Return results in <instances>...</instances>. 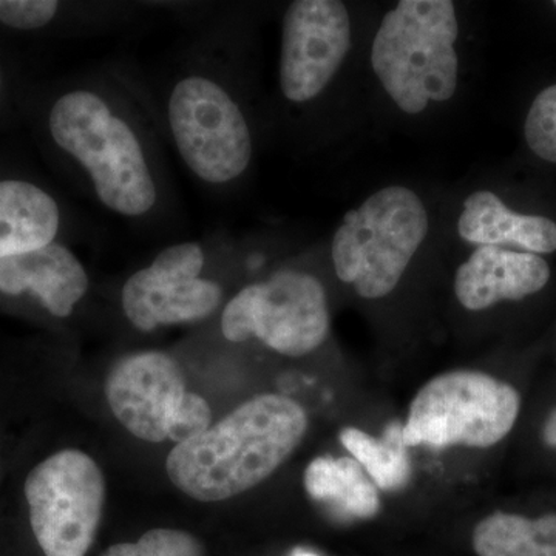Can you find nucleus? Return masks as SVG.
<instances>
[{"mask_svg":"<svg viewBox=\"0 0 556 556\" xmlns=\"http://www.w3.org/2000/svg\"><path fill=\"white\" fill-rule=\"evenodd\" d=\"M456 7L450 0H402L380 22L371 65L402 112L419 115L431 101L455 97L459 60Z\"/></svg>","mask_w":556,"mask_h":556,"instance_id":"4","label":"nucleus"},{"mask_svg":"<svg viewBox=\"0 0 556 556\" xmlns=\"http://www.w3.org/2000/svg\"><path fill=\"white\" fill-rule=\"evenodd\" d=\"M33 533L46 556H86L100 527L105 479L79 450H62L25 479Z\"/></svg>","mask_w":556,"mask_h":556,"instance_id":"8","label":"nucleus"},{"mask_svg":"<svg viewBox=\"0 0 556 556\" xmlns=\"http://www.w3.org/2000/svg\"><path fill=\"white\" fill-rule=\"evenodd\" d=\"M351 47V21L339 0H298L281 22L278 84L285 100L308 104L338 75Z\"/></svg>","mask_w":556,"mask_h":556,"instance_id":"10","label":"nucleus"},{"mask_svg":"<svg viewBox=\"0 0 556 556\" xmlns=\"http://www.w3.org/2000/svg\"><path fill=\"white\" fill-rule=\"evenodd\" d=\"M399 424L388 427L386 437L376 439L358 428L348 427L340 431V442L367 471L372 484L380 490H397L409 479L407 445Z\"/></svg>","mask_w":556,"mask_h":556,"instance_id":"18","label":"nucleus"},{"mask_svg":"<svg viewBox=\"0 0 556 556\" xmlns=\"http://www.w3.org/2000/svg\"><path fill=\"white\" fill-rule=\"evenodd\" d=\"M289 556H320V555H317L316 552L306 551V548H295V551H292V554Z\"/></svg>","mask_w":556,"mask_h":556,"instance_id":"23","label":"nucleus"},{"mask_svg":"<svg viewBox=\"0 0 556 556\" xmlns=\"http://www.w3.org/2000/svg\"><path fill=\"white\" fill-rule=\"evenodd\" d=\"M219 327L229 342L257 339L283 356H306L329 334L327 292L308 273L277 270L237 292L223 308Z\"/></svg>","mask_w":556,"mask_h":556,"instance_id":"7","label":"nucleus"},{"mask_svg":"<svg viewBox=\"0 0 556 556\" xmlns=\"http://www.w3.org/2000/svg\"><path fill=\"white\" fill-rule=\"evenodd\" d=\"M555 9H556V2H554Z\"/></svg>","mask_w":556,"mask_h":556,"instance_id":"25","label":"nucleus"},{"mask_svg":"<svg viewBox=\"0 0 556 556\" xmlns=\"http://www.w3.org/2000/svg\"><path fill=\"white\" fill-rule=\"evenodd\" d=\"M543 439L548 447H556V409L547 417L543 428Z\"/></svg>","mask_w":556,"mask_h":556,"instance_id":"22","label":"nucleus"},{"mask_svg":"<svg viewBox=\"0 0 556 556\" xmlns=\"http://www.w3.org/2000/svg\"><path fill=\"white\" fill-rule=\"evenodd\" d=\"M460 239L478 247H514L529 254L556 251V223L511 211L496 193L478 190L464 201L457 219Z\"/></svg>","mask_w":556,"mask_h":556,"instance_id":"14","label":"nucleus"},{"mask_svg":"<svg viewBox=\"0 0 556 556\" xmlns=\"http://www.w3.org/2000/svg\"><path fill=\"white\" fill-rule=\"evenodd\" d=\"M430 230L415 190L390 186L346 212L331 243L334 270L361 298L376 300L396 289Z\"/></svg>","mask_w":556,"mask_h":556,"instance_id":"5","label":"nucleus"},{"mask_svg":"<svg viewBox=\"0 0 556 556\" xmlns=\"http://www.w3.org/2000/svg\"><path fill=\"white\" fill-rule=\"evenodd\" d=\"M525 137L538 159L556 164V84L540 91L530 105Z\"/></svg>","mask_w":556,"mask_h":556,"instance_id":"19","label":"nucleus"},{"mask_svg":"<svg viewBox=\"0 0 556 556\" xmlns=\"http://www.w3.org/2000/svg\"><path fill=\"white\" fill-rule=\"evenodd\" d=\"M551 266L541 255L514 249L479 247L455 277V294L468 311L518 302L546 288Z\"/></svg>","mask_w":556,"mask_h":556,"instance_id":"12","label":"nucleus"},{"mask_svg":"<svg viewBox=\"0 0 556 556\" xmlns=\"http://www.w3.org/2000/svg\"><path fill=\"white\" fill-rule=\"evenodd\" d=\"M60 203L25 179H0V258L56 243Z\"/></svg>","mask_w":556,"mask_h":556,"instance_id":"15","label":"nucleus"},{"mask_svg":"<svg viewBox=\"0 0 556 556\" xmlns=\"http://www.w3.org/2000/svg\"><path fill=\"white\" fill-rule=\"evenodd\" d=\"M206 265L207 251L201 241H179L161 249L149 266L127 278L121 291V306L131 327L152 332L203 321L217 313L223 288L203 277Z\"/></svg>","mask_w":556,"mask_h":556,"instance_id":"9","label":"nucleus"},{"mask_svg":"<svg viewBox=\"0 0 556 556\" xmlns=\"http://www.w3.org/2000/svg\"><path fill=\"white\" fill-rule=\"evenodd\" d=\"M101 556H203L197 538L175 529H153L137 543H121L102 552Z\"/></svg>","mask_w":556,"mask_h":556,"instance_id":"20","label":"nucleus"},{"mask_svg":"<svg viewBox=\"0 0 556 556\" xmlns=\"http://www.w3.org/2000/svg\"><path fill=\"white\" fill-rule=\"evenodd\" d=\"M306 430L308 416L299 402L262 394L175 445L167 475L201 503L229 500L268 479L295 452Z\"/></svg>","mask_w":556,"mask_h":556,"instance_id":"2","label":"nucleus"},{"mask_svg":"<svg viewBox=\"0 0 556 556\" xmlns=\"http://www.w3.org/2000/svg\"><path fill=\"white\" fill-rule=\"evenodd\" d=\"M0 91H2V75H0Z\"/></svg>","mask_w":556,"mask_h":556,"instance_id":"24","label":"nucleus"},{"mask_svg":"<svg viewBox=\"0 0 556 556\" xmlns=\"http://www.w3.org/2000/svg\"><path fill=\"white\" fill-rule=\"evenodd\" d=\"M306 493L346 518L376 517L380 508L378 486L351 457H316L305 470Z\"/></svg>","mask_w":556,"mask_h":556,"instance_id":"16","label":"nucleus"},{"mask_svg":"<svg viewBox=\"0 0 556 556\" xmlns=\"http://www.w3.org/2000/svg\"><path fill=\"white\" fill-rule=\"evenodd\" d=\"M189 396L177 361L161 351L119 358L105 380L113 415L141 441H170Z\"/></svg>","mask_w":556,"mask_h":556,"instance_id":"11","label":"nucleus"},{"mask_svg":"<svg viewBox=\"0 0 556 556\" xmlns=\"http://www.w3.org/2000/svg\"><path fill=\"white\" fill-rule=\"evenodd\" d=\"M89 283L84 263L60 241L0 258V294H30L54 317L72 316Z\"/></svg>","mask_w":556,"mask_h":556,"instance_id":"13","label":"nucleus"},{"mask_svg":"<svg viewBox=\"0 0 556 556\" xmlns=\"http://www.w3.org/2000/svg\"><path fill=\"white\" fill-rule=\"evenodd\" d=\"M137 84L113 72L89 73L54 100L51 141L79 170L83 186L110 214L156 217L167 197L159 110Z\"/></svg>","mask_w":556,"mask_h":556,"instance_id":"1","label":"nucleus"},{"mask_svg":"<svg viewBox=\"0 0 556 556\" xmlns=\"http://www.w3.org/2000/svg\"><path fill=\"white\" fill-rule=\"evenodd\" d=\"M478 556H556V514L530 519L496 511L473 532Z\"/></svg>","mask_w":556,"mask_h":556,"instance_id":"17","label":"nucleus"},{"mask_svg":"<svg viewBox=\"0 0 556 556\" xmlns=\"http://www.w3.org/2000/svg\"><path fill=\"white\" fill-rule=\"evenodd\" d=\"M521 397L517 388L479 371H452L420 388L402 437L407 447L489 448L510 433Z\"/></svg>","mask_w":556,"mask_h":556,"instance_id":"6","label":"nucleus"},{"mask_svg":"<svg viewBox=\"0 0 556 556\" xmlns=\"http://www.w3.org/2000/svg\"><path fill=\"white\" fill-rule=\"evenodd\" d=\"M159 115L186 169L207 188H223L247 174L254 156L251 126L214 68L207 40L172 75Z\"/></svg>","mask_w":556,"mask_h":556,"instance_id":"3","label":"nucleus"},{"mask_svg":"<svg viewBox=\"0 0 556 556\" xmlns=\"http://www.w3.org/2000/svg\"><path fill=\"white\" fill-rule=\"evenodd\" d=\"M61 10L62 3L54 0H0V24L13 30H40L56 20Z\"/></svg>","mask_w":556,"mask_h":556,"instance_id":"21","label":"nucleus"}]
</instances>
